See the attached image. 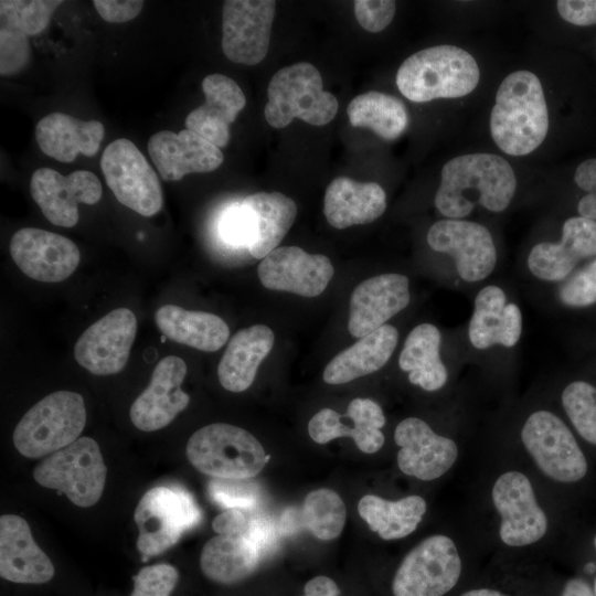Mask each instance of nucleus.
<instances>
[{
    "label": "nucleus",
    "mask_w": 596,
    "mask_h": 596,
    "mask_svg": "<svg viewBox=\"0 0 596 596\" xmlns=\"http://www.w3.org/2000/svg\"><path fill=\"white\" fill-rule=\"evenodd\" d=\"M561 401L577 433L596 445V387L585 381H573L564 387Z\"/></svg>",
    "instance_id": "nucleus-40"
},
{
    "label": "nucleus",
    "mask_w": 596,
    "mask_h": 596,
    "mask_svg": "<svg viewBox=\"0 0 596 596\" xmlns=\"http://www.w3.org/2000/svg\"><path fill=\"white\" fill-rule=\"evenodd\" d=\"M521 440L540 470L558 482H576L587 472L586 458L573 433L554 413L533 412L521 428Z\"/></svg>",
    "instance_id": "nucleus-10"
},
{
    "label": "nucleus",
    "mask_w": 596,
    "mask_h": 596,
    "mask_svg": "<svg viewBox=\"0 0 596 596\" xmlns=\"http://www.w3.org/2000/svg\"><path fill=\"white\" fill-rule=\"evenodd\" d=\"M594 594L596 596V581H595V584H594Z\"/></svg>",
    "instance_id": "nucleus-56"
},
{
    "label": "nucleus",
    "mask_w": 596,
    "mask_h": 596,
    "mask_svg": "<svg viewBox=\"0 0 596 596\" xmlns=\"http://www.w3.org/2000/svg\"><path fill=\"white\" fill-rule=\"evenodd\" d=\"M347 509L341 497L331 489L309 492L300 510V523L317 539L330 541L338 538L344 526Z\"/></svg>",
    "instance_id": "nucleus-38"
},
{
    "label": "nucleus",
    "mask_w": 596,
    "mask_h": 596,
    "mask_svg": "<svg viewBox=\"0 0 596 596\" xmlns=\"http://www.w3.org/2000/svg\"><path fill=\"white\" fill-rule=\"evenodd\" d=\"M594 543H595V547H596V536H595Z\"/></svg>",
    "instance_id": "nucleus-57"
},
{
    "label": "nucleus",
    "mask_w": 596,
    "mask_h": 596,
    "mask_svg": "<svg viewBox=\"0 0 596 596\" xmlns=\"http://www.w3.org/2000/svg\"><path fill=\"white\" fill-rule=\"evenodd\" d=\"M104 132V126L98 120H82L55 111L38 121L35 139L45 155L67 163L79 153L87 157L96 155Z\"/></svg>",
    "instance_id": "nucleus-29"
},
{
    "label": "nucleus",
    "mask_w": 596,
    "mask_h": 596,
    "mask_svg": "<svg viewBox=\"0 0 596 596\" xmlns=\"http://www.w3.org/2000/svg\"><path fill=\"white\" fill-rule=\"evenodd\" d=\"M517 178L510 163L493 153H469L453 158L440 172L436 209L447 219H464L477 204L499 213L511 203Z\"/></svg>",
    "instance_id": "nucleus-1"
},
{
    "label": "nucleus",
    "mask_w": 596,
    "mask_h": 596,
    "mask_svg": "<svg viewBox=\"0 0 596 596\" xmlns=\"http://www.w3.org/2000/svg\"><path fill=\"white\" fill-rule=\"evenodd\" d=\"M31 60L29 36L20 30L0 24V74L10 76L20 73Z\"/></svg>",
    "instance_id": "nucleus-42"
},
{
    "label": "nucleus",
    "mask_w": 596,
    "mask_h": 596,
    "mask_svg": "<svg viewBox=\"0 0 596 596\" xmlns=\"http://www.w3.org/2000/svg\"><path fill=\"white\" fill-rule=\"evenodd\" d=\"M248 525V518L243 510L227 509L212 522L213 530L219 535L242 536Z\"/></svg>",
    "instance_id": "nucleus-50"
},
{
    "label": "nucleus",
    "mask_w": 596,
    "mask_h": 596,
    "mask_svg": "<svg viewBox=\"0 0 596 596\" xmlns=\"http://www.w3.org/2000/svg\"><path fill=\"white\" fill-rule=\"evenodd\" d=\"M137 319L128 308H117L89 326L74 345L76 362L95 375L120 372L128 362Z\"/></svg>",
    "instance_id": "nucleus-15"
},
{
    "label": "nucleus",
    "mask_w": 596,
    "mask_h": 596,
    "mask_svg": "<svg viewBox=\"0 0 596 596\" xmlns=\"http://www.w3.org/2000/svg\"><path fill=\"white\" fill-rule=\"evenodd\" d=\"M347 113L352 126L371 129L387 141L397 139L408 124L402 100L381 92L358 95L349 103Z\"/></svg>",
    "instance_id": "nucleus-37"
},
{
    "label": "nucleus",
    "mask_w": 596,
    "mask_h": 596,
    "mask_svg": "<svg viewBox=\"0 0 596 596\" xmlns=\"http://www.w3.org/2000/svg\"><path fill=\"white\" fill-rule=\"evenodd\" d=\"M187 375L185 362L175 355L161 359L155 366L149 385L132 403L129 416L142 432L168 426L190 403L181 385Z\"/></svg>",
    "instance_id": "nucleus-20"
},
{
    "label": "nucleus",
    "mask_w": 596,
    "mask_h": 596,
    "mask_svg": "<svg viewBox=\"0 0 596 596\" xmlns=\"http://www.w3.org/2000/svg\"><path fill=\"white\" fill-rule=\"evenodd\" d=\"M549 130V113L542 84L529 71L509 74L500 84L490 115L496 145L511 156L534 151Z\"/></svg>",
    "instance_id": "nucleus-2"
},
{
    "label": "nucleus",
    "mask_w": 596,
    "mask_h": 596,
    "mask_svg": "<svg viewBox=\"0 0 596 596\" xmlns=\"http://www.w3.org/2000/svg\"><path fill=\"white\" fill-rule=\"evenodd\" d=\"M574 181L582 190L596 194V158L585 160L576 168Z\"/></svg>",
    "instance_id": "nucleus-51"
},
{
    "label": "nucleus",
    "mask_w": 596,
    "mask_h": 596,
    "mask_svg": "<svg viewBox=\"0 0 596 596\" xmlns=\"http://www.w3.org/2000/svg\"><path fill=\"white\" fill-rule=\"evenodd\" d=\"M322 86L321 74L310 63L280 68L268 84L265 119L274 128H284L294 118L313 126L327 125L336 117L339 104Z\"/></svg>",
    "instance_id": "nucleus-5"
},
{
    "label": "nucleus",
    "mask_w": 596,
    "mask_h": 596,
    "mask_svg": "<svg viewBox=\"0 0 596 596\" xmlns=\"http://www.w3.org/2000/svg\"><path fill=\"white\" fill-rule=\"evenodd\" d=\"M259 552L260 556L269 554L277 541V530L267 517L248 518L244 535Z\"/></svg>",
    "instance_id": "nucleus-48"
},
{
    "label": "nucleus",
    "mask_w": 596,
    "mask_h": 596,
    "mask_svg": "<svg viewBox=\"0 0 596 596\" xmlns=\"http://www.w3.org/2000/svg\"><path fill=\"white\" fill-rule=\"evenodd\" d=\"M595 255L596 221L573 216L564 222L558 242H542L531 248L526 265L539 280L563 283L582 259Z\"/></svg>",
    "instance_id": "nucleus-21"
},
{
    "label": "nucleus",
    "mask_w": 596,
    "mask_h": 596,
    "mask_svg": "<svg viewBox=\"0 0 596 596\" xmlns=\"http://www.w3.org/2000/svg\"><path fill=\"white\" fill-rule=\"evenodd\" d=\"M411 301L409 280L396 273L360 283L351 294L348 330L355 338L375 331Z\"/></svg>",
    "instance_id": "nucleus-22"
},
{
    "label": "nucleus",
    "mask_w": 596,
    "mask_h": 596,
    "mask_svg": "<svg viewBox=\"0 0 596 596\" xmlns=\"http://www.w3.org/2000/svg\"><path fill=\"white\" fill-rule=\"evenodd\" d=\"M274 332L265 324H254L237 331L230 340L217 365L221 385L234 393L247 390L257 369L274 345Z\"/></svg>",
    "instance_id": "nucleus-31"
},
{
    "label": "nucleus",
    "mask_w": 596,
    "mask_h": 596,
    "mask_svg": "<svg viewBox=\"0 0 596 596\" xmlns=\"http://www.w3.org/2000/svg\"><path fill=\"white\" fill-rule=\"evenodd\" d=\"M395 4L392 0H356L354 15L364 30L373 33L381 32L392 22Z\"/></svg>",
    "instance_id": "nucleus-45"
},
{
    "label": "nucleus",
    "mask_w": 596,
    "mask_h": 596,
    "mask_svg": "<svg viewBox=\"0 0 596 596\" xmlns=\"http://www.w3.org/2000/svg\"><path fill=\"white\" fill-rule=\"evenodd\" d=\"M148 152L166 181H178L190 173L216 170L224 156L220 148L189 129L175 134L161 130L148 141Z\"/></svg>",
    "instance_id": "nucleus-23"
},
{
    "label": "nucleus",
    "mask_w": 596,
    "mask_h": 596,
    "mask_svg": "<svg viewBox=\"0 0 596 596\" xmlns=\"http://www.w3.org/2000/svg\"><path fill=\"white\" fill-rule=\"evenodd\" d=\"M520 307L508 300L505 291L497 285H487L476 295L468 323V340L480 351L493 347L511 349L522 336Z\"/></svg>",
    "instance_id": "nucleus-24"
},
{
    "label": "nucleus",
    "mask_w": 596,
    "mask_h": 596,
    "mask_svg": "<svg viewBox=\"0 0 596 596\" xmlns=\"http://www.w3.org/2000/svg\"><path fill=\"white\" fill-rule=\"evenodd\" d=\"M220 230L223 238L230 244L247 247L251 231L246 212L241 204L226 211Z\"/></svg>",
    "instance_id": "nucleus-46"
},
{
    "label": "nucleus",
    "mask_w": 596,
    "mask_h": 596,
    "mask_svg": "<svg viewBox=\"0 0 596 596\" xmlns=\"http://www.w3.org/2000/svg\"><path fill=\"white\" fill-rule=\"evenodd\" d=\"M461 596H504V595L497 590H492L488 588H480V589H472V590L466 592Z\"/></svg>",
    "instance_id": "nucleus-54"
},
{
    "label": "nucleus",
    "mask_w": 596,
    "mask_h": 596,
    "mask_svg": "<svg viewBox=\"0 0 596 596\" xmlns=\"http://www.w3.org/2000/svg\"><path fill=\"white\" fill-rule=\"evenodd\" d=\"M155 319L168 339L204 352L221 349L230 337L226 322L210 312L164 305L156 311Z\"/></svg>",
    "instance_id": "nucleus-33"
},
{
    "label": "nucleus",
    "mask_w": 596,
    "mask_h": 596,
    "mask_svg": "<svg viewBox=\"0 0 596 596\" xmlns=\"http://www.w3.org/2000/svg\"><path fill=\"white\" fill-rule=\"evenodd\" d=\"M556 8L560 15L572 24H596V0H558Z\"/></svg>",
    "instance_id": "nucleus-49"
},
{
    "label": "nucleus",
    "mask_w": 596,
    "mask_h": 596,
    "mask_svg": "<svg viewBox=\"0 0 596 596\" xmlns=\"http://www.w3.org/2000/svg\"><path fill=\"white\" fill-rule=\"evenodd\" d=\"M441 334L433 323H419L407 334L400 353L398 365L408 373L412 384L434 392L448 380V371L440 356Z\"/></svg>",
    "instance_id": "nucleus-34"
},
{
    "label": "nucleus",
    "mask_w": 596,
    "mask_h": 596,
    "mask_svg": "<svg viewBox=\"0 0 596 596\" xmlns=\"http://www.w3.org/2000/svg\"><path fill=\"white\" fill-rule=\"evenodd\" d=\"M304 596H339L340 589L334 581L320 575L311 578L304 588Z\"/></svg>",
    "instance_id": "nucleus-52"
},
{
    "label": "nucleus",
    "mask_w": 596,
    "mask_h": 596,
    "mask_svg": "<svg viewBox=\"0 0 596 596\" xmlns=\"http://www.w3.org/2000/svg\"><path fill=\"white\" fill-rule=\"evenodd\" d=\"M85 423L82 395L57 391L43 397L24 414L13 430V444L22 456L40 458L78 439Z\"/></svg>",
    "instance_id": "nucleus-6"
},
{
    "label": "nucleus",
    "mask_w": 596,
    "mask_h": 596,
    "mask_svg": "<svg viewBox=\"0 0 596 596\" xmlns=\"http://www.w3.org/2000/svg\"><path fill=\"white\" fill-rule=\"evenodd\" d=\"M595 568H596V566H595L593 563H589V564L586 566V570H587L588 572H594Z\"/></svg>",
    "instance_id": "nucleus-55"
},
{
    "label": "nucleus",
    "mask_w": 596,
    "mask_h": 596,
    "mask_svg": "<svg viewBox=\"0 0 596 596\" xmlns=\"http://www.w3.org/2000/svg\"><path fill=\"white\" fill-rule=\"evenodd\" d=\"M276 2L227 0L222 13V50L232 62L256 65L266 56Z\"/></svg>",
    "instance_id": "nucleus-14"
},
{
    "label": "nucleus",
    "mask_w": 596,
    "mask_h": 596,
    "mask_svg": "<svg viewBox=\"0 0 596 596\" xmlns=\"http://www.w3.org/2000/svg\"><path fill=\"white\" fill-rule=\"evenodd\" d=\"M100 168L116 199L142 216L157 214L163 204L157 173L137 146L118 138L104 150Z\"/></svg>",
    "instance_id": "nucleus-9"
},
{
    "label": "nucleus",
    "mask_w": 596,
    "mask_h": 596,
    "mask_svg": "<svg viewBox=\"0 0 596 596\" xmlns=\"http://www.w3.org/2000/svg\"><path fill=\"white\" fill-rule=\"evenodd\" d=\"M479 78V66L469 52L454 45H437L408 56L397 70L396 85L407 99L425 103L466 96Z\"/></svg>",
    "instance_id": "nucleus-3"
},
{
    "label": "nucleus",
    "mask_w": 596,
    "mask_h": 596,
    "mask_svg": "<svg viewBox=\"0 0 596 596\" xmlns=\"http://www.w3.org/2000/svg\"><path fill=\"white\" fill-rule=\"evenodd\" d=\"M360 517L383 540H398L414 532L426 512V501L407 496L397 501L374 494L362 497L358 503Z\"/></svg>",
    "instance_id": "nucleus-36"
},
{
    "label": "nucleus",
    "mask_w": 596,
    "mask_h": 596,
    "mask_svg": "<svg viewBox=\"0 0 596 596\" xmlns=\"http://www.w3.org/2000/svg\"><path fill=\"white\" fill-rule=\"evenodd\" d=\"M397 341L394 326L380 327L332 358L323 371V381L343 384L379 371L392 356Z\"/></svg>",
    "instance_id": "nucleus-32"
},
{
    "label": "nucleus",
    "mask_w": 596,
    "mask_h": 596,
    "mask_svg": "<svg viewBox=\"0 0 596 596\" xmlns=\"http://www.w3.org/2000/svg\"><path fill=\"white\" fill-rule=\"evenodd\" d=\"M106 473L96 440L81 437L43 459L33 478L40 486L64 493L75 505L87 508L100 499Z\"/></svg>",
    "instance_id": "nucleus-8"
},
{
    "label": "nucleus",
    "mask_w": 596,
    "mask_h": 596,
    "mask_svg": "<svg viewBox=\"0 0 596 596\" xmlns=\"http://www.w3.org/2000/svg\"><path fill=\"white\" fill-rule=\"evenodd\" d=\"M491 497L501 517L499 534L504 544L525 546L545 535L546 514L524 473L511 470L500 475L492 487Z\"/></svg>",
    "instance_id": "nucleus-13"
},
{
    "label": "nucleus",
    "mask_w": 596,
    "mask_h": 596,
    "mask_svg": "<svg viewBox=\"0 0 596 596\" xmlns=\"http://www.w3.org/2000/svg\"><path fill=\"white\" fill-rule=\"evenodd\" d=\"M562 596H595V594L584 581L574 578L567 582Z\"/></svg>",
    "instance_id": "nucleus-53"
},
{
    "label": "nucleus",
    "mask_w": 596,
    "mask_h": 596,
    "mask_svg": "<svg viewBox=\"0 0 596 596\" xmlns=\"http://www.w3.org/2000/svg\"><path fill=\"white\" fill-rule=\"evenodd\" d=\"M204 104L189 113L185 127L217 148L230 140V125L245 107L246 98L235 81L223 74H210L202 81Z\"/></svg>",
    "instance_id": "nucleus-27"
},
{
    "label": "nucleus",
    "mask_w": 596,
    "mask_h": 596,
    "mask_svg": "<svg viewBox=\"0 0 596 596\" xmlns=\"http://www.w3.org/2000/svg\"><path fill=\"white\" fill-rule=\"evenodd\" d=\"M200 521L201 510L187 490L177 486H158L148 490L135 511L137 549L142 561L173 546Z\"/></svg>",
    "instance_id": "nucleus-7"
},
{
    "label": "nucleus",
    "mask_w": 596,
    "mask_h": 596,
    "mask_svg": "<svg viewBox=\"0 0 596 596\" xmlns=\"http://www.w3.org/2000/svg\"><path fill=\"white\" fill-rule=\"evenodd\" d=\"M55 568L35 543L28 522L15 514L0 518V575L20 584L51 581Z\"/></svg>",
    "instance_id": "nucleus-26"
},
{
    "label": "nucleus",
    "mask_w": 596,
    "mask_h": 596,
    "mask_svg": "<svg viewBox=\"0 0 596 596\" xmlns=\"http://www.w3.org/2000/svg\"><path fill=\"white\" fill-rule=\"evenodd\" d=\"M9 249L12 260L24 275L43 283L68 278L81 259L79 249L73 241L35 227L17 231Z\"/></svg>",
    "instance_id": "nucleus-17"
},
{
    "label": "nucleus",
    "mask_w": 596,
    "mask_h": 596,
    "mask_svg": "<svg viewBox=\"0 0 596 596\" xmlns=\"http://www.w3.org/2000/svg\"><path fill=\"white\" fill-rule=\"evenodd\" d=\"M386 209V194L376 182H358L347 177L333 179L327 187L323 213L338 230L368 224Z\"/></svg>",
    "instance_id": "nucleus-28"
},
{
    "label": "nucleus",
    "mask_w": 596,
    "mask_h": 596,
    "mask_svg": "<svg viewBox=\"0 0 596 596\" xmlns=\"http://www.w3.org/2000/svg\"><path fill=\"white\" fill-rule=\"evenodd\" d=\"M557 297L562 305L570 308H584L596 304V259L565 279Z\"/></svg>",
    "instance_id": "nucleus-43"
},
{
    "label": "nucleus",
    "mask_w": 596,
    "mask_h": 596,
    "mask_svg": "<svg viewBox=\"0 0 596 596\" xmlns=\"http://www.w3.org/2000/svg\"><path fill=\"white\" fill-rule=\"evenodd\" d=\"M62 3L57 0H1L0 24L15 28L28 36L39 34Z\"/></svg>",
    "instance_id": "nucleus-39"
},
{
    "label": "nucleus",
    "mask_w": 596,
    "mask_h": 596,
    "mask_svg": "<svg viewBox=\"0 0 596 596\" xmlns=\"http://www.w3.org/2000/svg\"><path fill=\"white\" fill-rule=\"evenodd\" d=\"M397 465L402 472L419 480L430 481L446 473L458 457L457 444L436 434L429 425L417 417H407L394 432Z\"/></svg>",
    "instance_id": "nucleus-19"
},
{
    "label": "nucleus",
    "mask_w": 596,
    "mask_h": 596,
    "mask_svg": "<svg viewBox=\"0 0 596 596\" xmlns=\"http://www.w3.org/2000/svg\"><path fill=\"white\" fill-rule=\"evenodd\" d=\"M241 205L251 231L246 248L254 258L263 259L278 247L294 224L296 203L279 192H257L246 196Z\"/></svg>",
    "instance_id": "nucleus-30"
},
{
    "label": "nucleus",
    "mask_w": 596,
    "mask_h": 596,
    "mask_svg": "<svg viewBox=\"0 0 596 596\" xmlns=\"http://www.w3.org/2000/svg\"><path fill=\"white\" fill-rule=\"evenodd\" d=\"M185 451L195 469L214 479H249L263 470L269 458L249 432L225 423L194 432Z\"/></svg>",
    "instance_id": "nucleus-4"
},
{
    "label": "nucleus",
    "mask_w": 596,
    "mask_h": 596,
    "mask_svg": "<svg viewBox=\"0 0 596 596\" xmlns=\"http://www.w3.org/2000/svg\"><path fill=\"white\" fill-rule=\"evenodd\" d=\"M461 561L454 541L436 534L417 544L397 568L394 596H444L458 582Z\"/></svg>",
    "instance_id": "nucleus-11"
},
{
    "label": "nucleus",
    "mask_w": 596,
    "mask_h": 596,
    "mask_svg": "<svg viewBox=\"0 0 596 596\" xmlns=\"http://www.w3.org/2000/svg\"><path fill=\"white\" fill-rule=\"evenodd\" d=\"M333 273L327 256L309 254L298 246L277 247L258 265V277L264 287L302 297H317L323 292Z\"/></svg>",
    "instance_id": "nucleus-18"
},
{
    "label": "nucleus",
    "mask_w": 596,
    "mask_h": 596,
    "mask_svg": "<svg viewBox=\"0 0 596 596\" xmlns=\"http://www.w3.org/2000/svg\"><path fill=\"white\" fill-rule=\"evenodd\" d=\"M209 494L219 505L226 509L253 510L260 500L258 487L246 479H213Z\"/></svg>",
    "instance_id": "nucleus-41"
},
{
    "label": "nucleus",
    "mask_w": 596,
    "mask_h": 596,
    "mask_svg": "<svg viewBox=\"0 0 596 596\" xmlns=\"http://www.w3.org/2000/svg\"><path fill=\"white\" fill-rule=\"evenodd\" d=\"M342 416L331 409L322 408L308 423V433L318 444H326L339 437H351L358 448L365 454H374L384 444L381 428L385 425V416L381 406L370 398L352 400Z\"/></svg>",
    "instance_id": "nucleus-25"
},
{
    "label": "nucleus",
    "mask_w": 596,
    "mask_h": 596,
    "mask_svg": "<svg viewBox=\"0 0 596 596\" xmlns=\"http://www.w3.org/2000/svg\"><path fill=\"white\" fill-rule=\"evenodd\" d=\"M93 4L106 22L124 23L135 19L145 2L141 0H94Z\"/></svg>",
    "instance_id": "nucleus-47"
},
{
    "label": "nucleus",
    "mask_w": 596,
    "mask_h": 596,
    "mask_svg": "<svg viewBox=\"0 0 596 596\" xmlns=\"http://www.w3.org/2000/svg\"><path fill=\"white\" fill-rule=\"evenodd\" d=\"M30 192L52 224L72 227L78 222V204L97 203L103 188L97 175L87 170L63 175L53 169L40 168L31 177Z\"/></svg>",
    "instance_id": "nucleus-16"
},
{
    "label": "nucleus",
    "mask_w": 596,
    "mask_h": 596,
    "mask_svg": "<svg viewBox=\"0 0 596 596\" xmlns=\"http://www.w3.org/2000/svg\"><path fill=\"white\" fill-rule=\"evenodd\" d=\"M132 579L130 596H170L179 581V572L170 564H156L142 567Z\"/></svg>",
    "instance_id": "nucleus-44"
},
{
    "label": "nucleus",
    "mask_w": 596,
    "mask_h": 596,
    "mask_svg": "<svg viewBox=\"0 0 596 596\" xmlns=\"http://www.w3.org/2000/svg\"><path fill=\"white\" fill-rule=\"evenodd\" d=\"M429 247L449 255L456 273L466 283H478L494 270L498 255L489 230L477 222L444 219L434 223L427 233Z\"/></svg>",
    "instance_id": "nucleus-12"
},
{
    "label": "nucleus",
    "mask_w": 596,
    "mask_h": 596,
    "mask_svg": "<svg viewBox=\"0 0 596 596\" xmlns=\"http://www.w3.org/2000/svg\"><path fill=\"white\" fill-rule=\"evenodd\" d=\"M262 556L245 536L216 535L202 549L200 566L203 574L220 584H235L251 576Z\"/></svg>",
    "instance_id": "nucleus-35"
}]
</instances>
